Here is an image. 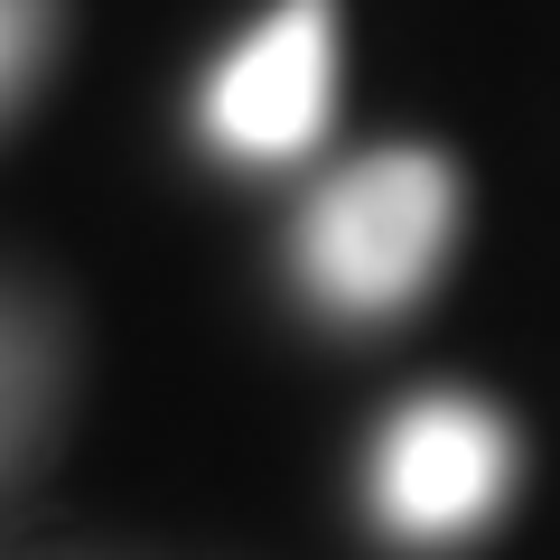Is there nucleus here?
<instances>
[{"mask_svg":"<svg viewBox=\"0 0 560 560\" xmlns=\"http://www.w3.org/2000/svg\"><path fill=\"white\" fill-rule=\"evenodd\" d=\"M514 495V430L477 393H411L364 458V514L401 551H458Z\"/></svg>","mask_w":560,"mask_h":560,"instance_id":"f03ea898","label":"nucleus"},{"mask_svg":"<svg viewBox=\"0 0 560 560\" xmlns=\"http://www.w3.org/2000/svg\"><path fill=\"white\" fill-rule=\"evenodd\" d=\"M337 121V10L327 0H280L215 57L197 94V131L234 168H290L308 160Z\"/></svg>","mask_w":560,"mask_h":560,"instance_id":"7ed1b4c3","label":"nucleus"},{"mask_svg":"<svg viewBox=\"0 0 560 560\" xmlns=\"http://www.w3.org/2000/svg\"><path fill=\"white\" fill-rule=\"evenodd\" d=\"M47 28H57V0H0V113L28 94V75L47 57Z\"/></svg>","mask_w":560,"mask_h":560,"instance_id":"20e7f679","label":"nucleus"},{"mask_svg":"<svg viewBox=\"0 0 560 560\" xmlns=\"http://www.w3.org/2000/svg\"><path fill=\"white\" fill-rule=\"evenodd\" d=\"M448 234H458V178L430 150H383V160L346 168L308 197L300 234H290V271H300L308 308L346 327L401 318V308L440 280Z\"/></svg>","mask_w":560,"mask_h":560,"instance_id":"f257e3e1","label":"nucleus"}]
</instances>
